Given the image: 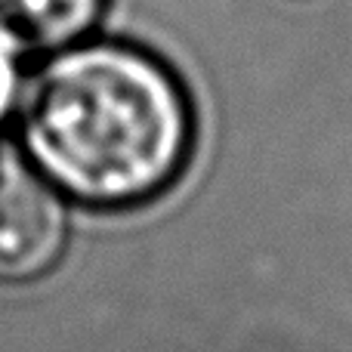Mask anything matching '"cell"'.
I'll return each instance as SVG.
<instances>
[{
	"label": "cell",
	"instance_id": "1",
	"mask_svg": "<svg viewBox=\"0 0 352 352\" xmlns=\"http://www.w3.org/2000/svg\"><path fill=\"white\" fill-rule=\"evenodd\" d=\"M19 140L59 195L130 207L182 173L195 121L179 78L155 53L80 37L53 50L22 87Z\"/></svg>",
	"mask_w": 352,
	"mask_h": 352
},
{
	"label": "cell",
	"instance_id": "4",
	"mask_svg": "<svg viewBox=\"0 0 352 352\" xmlns=\"http://www.w3.org/2000/svg\"><path fill=\"white\" fill-rule=\"evenodd\" d=\"M22 68H19V50L0 34V121L12 115L19 109V99H22Z\"/></svg>",
	"mask_w": 352,
	"mask_h": 352
},
{
	"label": "cell",
	"instance_id": "2",
	"mask_svg": "<svg viewBox=\"0 0 352 352\" xmlns=\"http://www.w3.org/2000/svg\"><path fill=\"white\" fill-rule=\"evenodd\" d=\"M68 238L62 195L31 164H0V281H34L59 263Z\"/></svg>",
	"mask_w": 352,
	"mask_h": 352
},
{
	"label": "cell",
	"instance_id": "3",
	"mask_svg": "<svg viewBox=\"0 0 352 352\" xmlns=\"http://www.w3.org/2000/svg\"><path fill=\"white\" fill-rule=\"evenodd\" d=\"M102 0H0V34L16 50H62L87 37Z\"/></svg>",
	"mask_w": 352,
	"mask_h": 352
}]
</instances>
